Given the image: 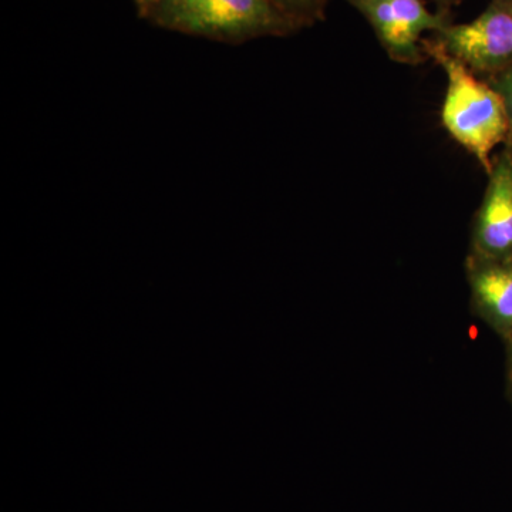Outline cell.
<instances>
[{"label":"cell","instance_id":"1","mask_svg":"<svg viewBox=\"0 0 512 512\" xmlns=\"http://www.w3.org/2000/svg\"><path fill=\"white\" fill-rule=\"evenodd\" d=\"M429 59L439 64L447 77V92L441 107V123L451 138L477 158L485 173L493 168L491 154L505 146L510 136L504 101L490 83L480 79L456 57L434 42L424 39Z\"/></svg>","mask_w":512,"mask_h":512},{"label":"cell","instance_id":"2","mask_svg":"<svg viewBox=\"0 0 512 512\" xmlns=\"http://www.w3.org/2000/svg\"><path fill=\"white\" fill-rule=\"evenodd\" d=\"M144 19L158 28L228 45L302 30L271 0H163Z\"/></svg>","mask_w":512,"mask_h":512},{"label":"cell","instance_id":"3","mask_svg":"<svg viewBox=\"0 0 512 512\" xmlns=\"http://www.w3.org/2000/svg\"><path fill=\"white\" fill-rule=\"evenodd\" d=\"M483 80L512 66V0H491L478 18L450 25L431 37Z\"/></svg>","mask_w":512,"mask_h":512},{"label":"cell","instance_id":"4","mask_svg":"<svg viewBox=\"0 0 512 512\" xmlns=\"http://www.w3.org/2000/svg\"><path fill=\"white\" fill-rule=\"evenodd\" d=\"M375 30L380 46L393 62L419 66L429 59L423 33H437L450 25L446 10L430 12L423 0H345Z\"/></svg>","mask_w":512,"mask_h":512},{"label":"cell","instance_id":"5","mask_svg":"<svg viewBox=\"0 0 512 512\" xmlns=\"http://www.w3.org/2000/svg\"><path fill=\"white\" fill-rule=\"evenodd\" d=\"M470 255L512 259V156L503 148L488 173L483 202L478 208Z\"/></svg>","mask_w":512,"mask_h":512},{"label":"cell","instance_id":"6","mask_svg":"<svg viewBox=\"0 0 512 512\" xmlns=\"http://www.w3.org/2000/svg\"><path fill=\"white\" fill-rule=\"evenodd\" d=\"M467 276L477 311L512 342V259L468 255Z\"/></svg>","mask_w":512,"mask_h":512},{"label":"cell","instance_id":"7","mask_svg":"<svg viewBox=\"0 0 512 512\" xmlns=\"http://www.w3.org/2000/svg\"><path fill=\"white\" fill-rule=\"evenodd\" d=\"M301 29L311 28L326 18L330 0H271Z\"/></svg>","mask_w":512,"mask_h":512},{"label":"cell","instance_id":"8","mask_svg":"<svg viewBox=\"0 0 512 512\" xmlns=\"http://www.w3.org/2000/svg\"><path fill=\"white\" fill-rule=\"evenodd\" d=\"M485 82L490 83L504 101L508 123H510V136H508V141L504 148H507L512 156V66L510 69L504 70L503 73L491 77L490 80H485Z\"/></svg>","mask_w":512,"mask_h":512},{"label":"cell","instance_id":"9","mask_svg":"<svg viewBox=\"0 0 512 512\" xmlns=\"http://www.w3.org/2000/svg\"><path fill=\"white\" fill-rule=\"evenodd\" d=\"M133 2L134 5H136L138 16H140L141 19H144L148 15V12H150L151 9L156 8L158 3L163 2V0H133Z\"/></svg>","mask_w":512,"mask_h":512},{"label":"cell","instance_id":"10","mask_svg":"<svg viewBox=\"0 0 512 512\" xmlns=\"http://www.w3.org/2000/svg\"><path fill=\"white\" fill-rule=\"evenodd\" d=\"M434 2L440 6V10H446V12H448L451 6L457 5L461 0H434Z\"/></svg>","mask_w":512,"mask_h":512},{"label":"cell","instance_id":"11","mask_svg":"<svg viewBox=\"0 0 512 512\" xmlns=\"http://www.w3.org/2000/svg\"><path fill=\"white\" fill-rule=\"evenodd\" d=\"M512 345V342H511ZM510 386H511V392H512V352H511V362H510Z\"/></svg>","mask_w":512,"mask_h":512}]
</instances>
